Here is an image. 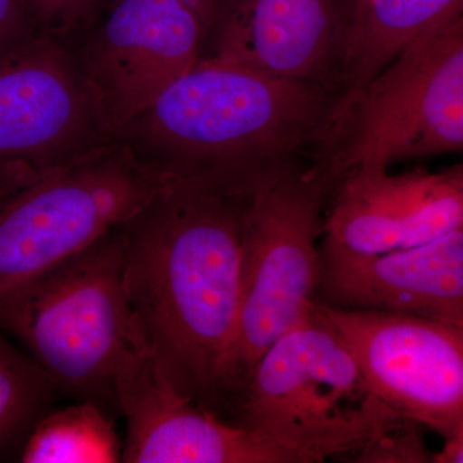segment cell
Wrapping results in <instances>:
<instances>
[{"instance_id":"ac0fdd59","label":"cell","mask_w":463,"mask_h":463,"mask_svg":"<svg viewBox=\"0 0 463 463\" xmlns=\"http://www.w3.org/2000/svg\"><path fill=\"white\" fill-rule=\"evenodd\" d=\"M109 0H24L36 33L69 42L96 20Z\"/></svg>"},{"instance_id":"9c48e42d","label":"cell","mask_w":463,"mask_h":463,"mask_svg":"<svg viewBox=\"0 0 463 463\" xmlns=\"http://www.w3.org/2000/svg\"><path fill=\"white\" fill-rule=\"evenodd\" d=\"M72 41L103 129L115 138L197 66L207 33L182 0H109Z\"/></svg>"},{"instance_id":"7a4b0ae2","label":"cell","mask_w":463,"mask_h":463,"mask_svg":"<svg viewBox=\"0 0 463 463\" xmlns=\"http://www.w3.org/2000/svg\"><path fill=\"white\" fill-rule=\"evenodd\" d=\"M341 99L203 58L115 138L172 182L249 194L315 160Z\"/></svg>"},{"instance_id":"e0dca14e","label":"cell","mask_w":463,"mask_h":463,"mask_svg":"<svg viewBox=\"0 0 463 463\" xmlns=\"http://www.w3.org/2000/svg\"><path fill=\"white\" fill-rule=\"evenodd\" d=\"M57 395L50 377L32 356L12 345L0 328V456L24 446Z\"/></svg>"},{"instance_id":"277c9868","label":"cell","mask_w":463,"mask_h":463,"mask_svg":"<svg viewBox=\"0 0 463 463\" xmlns=\"http://www.w3.org/2000/svg\"><path fill=\"white\" fill-rule=\"evenodd\" d=\"M121 227L0 301V328L23 344L58 395L106 410L118 408L116 376L139 343Z\"/></svg>"},{"instance_id":"9a60e30c","label":"cell","mask_w":463,"mask_h":463,"mask_svg":"<svg viewBox=\"0 0 463 463\" xmlns=\"http://www.w3.org/2000/svg\"><path fill=\"white\" fill-rule=\"evenodd\" d=\"M463 14V0H355L341 72L343 94L362 87L398 54Z\"/></svg>"},{"instance_id":"ffe728a7","label":"cell","mask_w":463,"mask_h":463,"mask_svg":"<svg viewBox=\"0 0 463 463\" xmlns=\"http://www.w3.org/2000/svg\"><path fill=\"white\" fill-rule=\"evenodd\" d=\"M199 16L207 33V45L223 23L234 0H182ZM206 45V48H207ZM206 52V51H205Z\"/></svg>"},{"instance_id":"d6986e66","label":"cell","mask_w":463,"mask_h":463,"mask_svg":"<svg viewBox=\"0 0 463 463\" xmlns=\"http://www.w3.org/2000/svg\"><path fill=\"white\" fill-rule=\"evenodd\" d=\"M24 0H0V54L36 35Z\"/></svg>"},{"instance_id":"52a82bcc","label":"cell","mask_w":463,"mask_h":463,"mask_svg":"<svg viewBox=\"0 0 463 463\" xmlns=\"http://www.w3.org/2000/svg\"><path fill=\"white\" fill-rule=\"evenodd\" d=\"M170 183L114 138L0 194V301L128 223Z\"/></svg>"},{"instance_id":"2e32d148","label":"cell","mask_w":463,"mask_h":463,"mask_svg":"<svg viewBox=\"0 0 463 463\" xmlns=\"http://www.w3.org/2000/svg\"><path fill=\"white\" fill-rule=\"evenodd\" d=\"M18 458L24 463H116L123 459V446L108 410L93 401H78L43 414Z\"/></svg>"},{"instance_id":"3957f363","label":"cell","mask_w":463,"mask_h":463,"mask_svg":"<svg viewBox=\"0 0 463 463\" xmlns=\"http://www.w3.org/2000/svg\"><path fill=\"white\" fill-rule=\"evenodd\" d=\"M232 422L295 463L361 458L402 422L365 379L318 301L252 367Z\"/></svg>"},{"instance_id":"ba28073f","label":"cell","mask_w":463,"mask_h":463,"mask_svg":"<svg viewBox=\"0 0 463 463\" xmlns=\"http://www.w3.org/2000/svg\"><path fill=\"white\" fill-rule=\"evenodd\" d=\"M69 43L36 33L0 54V194L111 141Z\"/></svg>"},{"instance_id":"8fae6325","label":"cell","mask_w":463,"mask_h":463,"mask_svg":"<svg viewBox=\"0 0 463 463\" xmlns=\"http://www.w3.org/2000/svg\"><path fill=\"white\" fill-rule=\"evenodd\" d=\"M127 463H295L255 432L184 397L137 344L115 380Z\"/></svg>"},{"instance_id":"5bb4252c","label":"cell","mask_w":463,"mask_h":463,"mask_svg":"<svg viewBox=\"0 0 463 463\" xmlns=\"http://www.w3.org/2000/svg\"><path fill=\"white\" fill-rule=\"evenodd\" d=\"M316 300L463 328V227L385 254H353L322 242Z\"/></svg>"},{"instance_id":"5b68a950","label":"cell","mask_w":463,"mask_h":463,"mask_svg":"<svg viewBox=\"0 0 463 463\" xmlns=\"http://www.w3.org/2000/svg\"><path fill=\"white\" fill-rule=\"evenodd\" d=\"M455 152H463V14L344 94L317 161L339 179L353 167Z\"/></svg>"},{"instance_id":"6da1fadb","label":"cell","mask_w":463,"mask_h":463,"mask_svg":"<svg viewBox=\"0 0 463 463\" xmlns=\"http://www.w3.org/2000/svg\"><path fill=\"white\" fill-rule=\"evenodd\" d=\"M249 194L172 182L121 227L139 343L179 392L225 420Z\"/></svg>"},{"instance_id":"8992f818","label":"cell","mask_w":463,"mask_h":463,"mask_svg":"<svg viewBox=\"0 0 463 463\" xmlns=\"http://www.w3.org/2000/svg\"><path fill=\"white\" fill-rule=\"evenodd\" d=\"M335 184L312 160L250 192L243 213L239 328L228 373L231 416L258 359L316 303L318 241Z\"/></svg>"},{"instance_id":"7c38bea8","label":"cell","mask_w":463,"mask_h":463,"mask_svg":"<svg viewBox=\"0 0 463 463\" xmlns=\"http://www.w3.org/2000/svg\"><path fill=\"white\" fill-rule=\"evenodd\" d=\"M354 2L234 0L203 58L343 94Z\"/></svg>"},{"instance_id":"44dd1931","label":"cell","mask_w":463,"mask_h":463,"mask_svg":"<svg viewBox=\"0 0 463 463\" xmlns=\"http://www.w3.org/2000/svg\"><path fill=\"white\" fill-rule=\"evenodd\" d=\"M432 462L463 463V420L444 439V446L432 455Z\"/></svg>"},{"instance_id":"30bf717a","label":"cell","mask_w":463,"mask_h":463,"mask_svg":"<svg viewBox=\"0 0 463 463\" xmlns=\"http://www.w3.org/2000/svg\"><path fill=\"white\" fill-rule=\"evenodd\" d=\"M319 306L381 401L446 439L463 420V328L423 317Z\"/></svg>"},{"instance_id":"7402d4cb","label":"cell","mask_w":463,"mask_h":463,"mask_svg":"<svg viewBox=\"0 0 463 463\" xmlns=\"http://www.w3.org/2000/svg\"><path fill=\"white\" fill-rule=\"evenodd\" d=\"M450 179L455 183L457 190H458L459 199H461L462 207V227H463V166H456L453 169L447 170Z\"/></svg>"},{"instance_id":"4fadbf2b","label":"cell","mask_w":463,"mask_h":463,"mask_svg":"<svg viewBox=\"0 0 463 463\" xmlns=\"http://www.w3.org/2000/svg\"><path fill=\"white\" fill-rule=\"evenodd\" d=\"M459 227L461 199L447 172L358 166L344 173L331 192L322 242L353 254H385Z\"/></svg>"}]
</instances>
